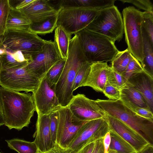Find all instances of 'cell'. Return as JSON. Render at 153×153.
<instances>
[{"label": "cell", "mask_w": 153, "mask_h": 153, "mask_svg": "<svg viewBox=\"0 0 153 153\" xmlns=\"http://www.w3.org/2000/svg\"><path fill=\"white\" fill-rule=\"evenodd\" d=\"M1 102L4 125L10 130H21L28 127L36 107L32 94L0 88Z\"/></svg>", "instance_id": "obj_1"}, {"label": "cell", "mask_w": 153, "mask_h": 153, "mask_svg": "<svg viewBox=\"0 0 153 153\" xmlns=\"http://www.w3.org/2000/svg\"><path fill=\"white\" fill-rule=\"evenodd\" d=\"M88 61L82 49L77 34L70 40L68 56L61 76L54 86L60 105L67 107L73 97L72 86L76 73Z\"/></svg>", "instance_id": "obj_2"}, {"label": "cell", "mask_w": 153, "mask_h": 153, "mask_svg": "<svg viewBox=\"0 0 153 153\" xmlns=\"http://www.w3.org/2000/svg\"><path fill=\"white\" fill-rule=\"evenodd\" d=\"M96 100L106 114L123 122L153 145V120L137 115L125 106L120 100L97 99Z\"/></svg>", "instance_id": "obj_3"}, {"label": "cell", "mask_w": 153, "mask_h": 153, "mask_svg": "<svg viewBox=\"0 0 153 153\" xmlns=\"http://www.w3.org/2000/svg\"><path fill=\"white\" fill-rule=\"evenodd\" d=\"M77 34L84 55L91 63L111 61L119 51L115 42L103 35L85 28Z\"/></svg>", "instance_id": "obj_4"}, {"label": "cell", "mask_w": 153, "mask_h": 153, "mask_svg": "<svg viewBox=\"0 0 153 153\" xmlns=\"http://www.w3.org/2000/svg\"><path fill=\"white\" fill-rule=\"evenodd\" d=\"M46 41L29 30H7L2 38L1 48L12 52L21 51L30 62L41 51Z\"/></svg>", "instance_id": "obj_5"}, {"label": "cell", "mask_w": 153, "mask_h": 153, "mask_svg": "<svg viewBox=\"0 0 153 153\" xmlns=\"http://www.w3.org/2000/svg\"><path fill=\"white\" fill-rule=\"evenodd\" d=\"M142 13L133 6L126 7L122 11L124 33L127 48L141 64L143 50Z\"/></svg>", "instance_id": "obj_6"}, {"label": "cell", "mask_w": 153, "mask_h": 153, "mask_svg": "<svg viewBox=\"0 0 153 153\" xmlns=\"http://www.w3.org/2000/svg\"><path fill=\"white\" fill-rule=\"evenodd\" d=\"M85 28L105 36L114 42H120L124 33L123 18L115 5L100 10Z\"/></svg>", "instance_id": "obj_7"}, {"label": "cell", "mask_w": 153, "mask_h": 153, "mask_svg": "<svg viewBox=\"0 0 153 153\" xmlns=\"http://www.w3.org/2000/svg\"><path fill=\"white\" fill-rule=\"evenodd\" d=\"M41 79L32 72L27 65L16 69L2 70L0 73L1 87L15 91L33 93Z\"/></svg>", "instance_id": "obj_8"}, {"label": "cell", "mask_w": 153, "mask_h": 153, "mask_svg": "<svg viewBox=\"0 0 153 153\" xmlns=\"http://www.w3.org/2000/svg\"><path fill=\"white\" fill-rule=\"evenodd\" d=\"M100 10L84 7L61 8L57 26H61L69 35L76 34L85 28Z\"/></svg>", "instance_id": "obj_9"}, {"label": "cell", "mask_w": 153, "mask_h": 153, "mask_svg": "<svg viewBox=\"0 0 153 153\" xmlns=\"http://www.w3.org/2000/svg\"><path fill=\"white\" fill-rule=\"evenodd\" d=\"M58 120L56 144L68 149L86 121H79L72 115L67 107L58 108Z\"/></svg>", "instance_id": "obj_10"}, {"label": "cell", "mask_w": 153, "mask_h": 153, "mask_svg": "<svg viewBox=\"0 0 153 153\" xmlns=\"http://www.w3.org/2000/svg\"><path fill=\"white\" fill-rule=\"evenodd\" d=\"M73 116L81 121H86L105 117L106 113L96 100L85 95H74L67 106Z\"/></svg>", "instance_id": "obj_11"}, {"label": "cell", "mask_w": 153, "mask_h": 153, "mask_svg": "<svg viewBox=\"0 0 153 153\" xmlns=\"http://www.w3.org/2000/svg\"><path fill=\"white\" fill-rule=\"evenodd\" d=\"M61 59L54 42L46 40L41 51L32 58L27 66L32 72L41 79L51 67Z\"/></svg>", "instance_id": "obj_12"}, {"label": "cell", "mask_w": 153, "mask_h": 153, "mask_svg": "<svg viewBox=\"0 0 153 153\" xmlns=\"http://www.w3.org/2000/svg\"><path fill=\"white\" fill-rule=\"evenodd\" d=\"M108 131L109 126L105 116L87 121L80 128L68 149L70 150L71 153H75L91 138H102Z\"/></svg>", "instance_id": "obj_13"}, {"label": "cell", "mask_w": 153, "mask_h": 153, "mask_svg": "<svg viewBox=\"0 0 153 153\" xmlns=\"http://www.w3.org/2000/svg\"><path fill=\"white\" fill-rule=\"evenodd\" d=\"M54 86H51L45 76L32 95L38 115L49 114L60 107L56 95Z\"/></svg>", "instance_id": "obj_14"}, {"label": "cell", "mask_w": 153, "mask_h": 153, "mask_svg": "<svg viewBox=\"0 0 153 153\" xmlns=\"http://www.w3.org/2000/svg\"><path fill=\"white\" fill-rule=\"evenodd\" d=\"M105 118L109 131L114 132L130 143L136 153L151 144L144 137L120 120L106 114Z\"/></svg>", "instance_id": "obj_15"}, {"label": "cell", "mask_w": 153, "mask_h": 153, "mask_svg": "<svg viewBox=\"0 0 153 153\" xmlns=\"http://www.w3.org/2000/svg\"><path fill=\"white\" fill-rule=\"evenodd\" d=\"M33 23L45 21L57 13L48 0H33L27 6L19 10Z\"/></svg>", "instance_id": "obj_16"}, {"label": "cell", "mask_w": 153, "mask_h": 153, "mask_svg": "<svg viewBox=\"0 0 153 153\" xmlns=\"http://www.w3.org/2000/svg\"><path fill=\"white\" fill-rule=\"evenodd\" d=\"M127 82L142 95L153 112V77L143 71L133 74Z\"/></svg>", "instance_id": "obj_17"}, {"label": "cell", "mask_w": 153, "mask_h": 153, "mask_svg": "<svg viewBox=\"0 0 153 153\" xmlns=\"http://www.w3.org/2000/svg\"><path fill=\"white\" fill-rule=\"evenodd\" d=\"M36 130L33 137L38 149L43 153L52 148L54 145L50 128L49 114L38 115Z\"/></svg>", "instance_id": "obj_18"}, {"label": "cell", "mask_w": 153, "mask_h": 153, "mask_svg": "<svg viewBox=\"0 0 153 153\" xmlns=\"http://www.w3.org/2000/svg\"><path fill=\"white\" fill-rule=\"evenodd\" d=\"M110 67L105 62L91 63L89 73L82 86H89L97 91L102 93L107 81Z\"/></svg>", "instance_id": "obj_19"}, {"label": "cell", "mask_w": 153, "mask_h": 153, "mask_svg": "<svg viewBox=\"0 0 153 153\" xmlns=\"http://www.w3.org/2000/svg\"><path fill=\"white\" fill-rule=\"evenodd\" d=\"M5 51V53L0 55L2 70L22 68L27 65L30 62L21 51Z\"/></svg>", "instance_id": "obj_20"}, {"label": "cell", "mask_w": 153, "mask_h": 153, "mask_svg": "<svg viewBox=\"0 0 153 153\" xmlns=\"http://www.w3.org/2000/svg\"><path fill=\"white\" fill-rule=\"evenodd\" d=\"M31 21L19 10L11 8L6 24V30H29Z\"/></svg>", "instance_id": "obj_21"}, {"label": "cell", "mask_w": 153, "mask_h": 153, "mask_svg": "<svg viewBox=\"0 0 153 153\" xmlns=\"http://www.w3.org/2000/svg\"><path fill=\"white\" fill-rule=\"evenodd\" d=\"M71 37L61 26H58L55 28L53 42L62 59L67 58Z\"/></svg>", "instance_id": "obj_22"}, {"label": "cell", "mask_w": 153, "mask_h": 153, "mask_svg": "<svg viewBox=\"0 0 153 153\" xmlns=\"http://www.w3.org/2000/svg\"><path fill=\"white\" fill-rule=\"evenodd\" d=\"M143 59L141 64L145 71L153 77V44L143 30Z\"/></svg>", "instance_id": "obj_23"}, {"label": "cell", "mask_w": 153, "mask_h": 153, "mask_svg": "<svg viewBox=\"0 0 153 153\" xmlns=\"http://www.w3.org/2000/svg\"><path fill=\"white\" fill-rule=\"evenodd\" d=\"M61 8L55 15L42 22L38 23H32L29 30L38 35H45L52 33L57 27V22L59 13Z\"/></svg>", "instance_id": "obj_24"}, {"label": "cell", "mask_w": 153, "mask_h": 153, "mask_svg": "<svg viewBox=\"0 0 153 153\" xmlns=\"http://www.w3.org/2000/svg\"><path fill=\"white\" fill-rule=\"evenodd\" d=\"M10 149L19 153H36L38 149L34 142L17 138L5 140Z\"/></svg>", "instance_id": "obj_25"}, {"label": "cell", "mask_w": 153, "mask_h": 153, "mask_svg": "<svg viewBox=\"0 0 153 153\" xmlns=\"http://www.w3.org/2000/svg\"><path fill=\"white\" fill-rule=\"evenodd\" d=\"M132 56L127 48L122 51H119L111 61V67L122 74L125 71Z\"/></svg>", "instance_id": "obj_26"}, {"label": "cell", "mask_w": 153, "mask_h": 153, "mask_svg": "<svg viewBox=\"0 0 153 153\" xmlns=\"http://www.w3.org/2000/svg\"><path fill=\"white\" fill-rule=\"evenodd\" d=\"M111 143L109 149L116 150L118 153H136L134 147L128 142L114 132L109 131Z\"/></svg>", "instance_id": "obj_27"}, {"label": "cell", "mask_w": 153, "mask_h": 153, "mask_svg": "<svg viewBox=\"0 0 153 153\" xmlns=\"http://www.w3.org/2000/svg\"><path fill=\"white\" fill-rule=\"evenodd\" d=\"M121 93L126 96L136 105L142 108H149L142 95L129 84H127L126 87L121 91Z\"/></svg>", "instance_id": "obj_28"}, {"label": "cell", "mask_w": 153, "mask_h": 153, "mask_svg": "<svg viewBox=\"0 0 153 153\" xmlns=\"http://www.w3.org/2000/svg\"><path fill=\"white\" fill-rule=\"evenodd\" d=\"M129 109L137 115L146 119L153 120V114L149 108H142L133 103L126 96L121 93L120 99Z\"/></svg>", "instance_id": "obj_29"}, {"label": "cell", "mask_w": 153, "mask_h": 153, "mask_svg": "<svg viewBox=\"0 0 153 153\" xmlns=\"http://www.w3.org/2000/svg\"><path fill=\"white\" fill-rule=\"evenodd\" d=\"M66 60L57 61L45 75L51 86H54L58 81L63 69Z\"/></svg>", "instance_id": "obj_30"}, {"label": "cell", "mask_w": 153, "mask_h": 153, "mask_svg": "<svg viewBox=\"0 0 153 153\" xmlns=\"http://www.w3.org/2000/svg\"><path fill=\"white\" fill-rule=\"evenodd\" d=\"M91 63L88 61L84 62L77 72L72 86L73 91L82 86L86 82L90 70Z\"/></svg>", "instance_id": "obj_31"}, {"label": "cell", "mask_w": 153, "mask_h": 153, "mask_svg": "<svg viewBox=\"0 0 153 153\" xmlns=\"http://www.w3.org/2000/svg\"><path fill=\"white\" fill-rule=\"evenodd\" d=\"M107 81L112 86L121 91L127 85V80L123 75L110 66L108 74Z\"/></svg>", "instance_id": "obj_32"}, {"label": "cell", "mask_w": 153, "mask_h": 153, "mask_svg": "<svg viewBox=\"0 0 153 153\" xmlns=\"http://www.w3.org/2000/svg\"><path fill=\"white\" fill-rule=\"evenodd\" d=\"M142 26L143 30L153 44V13L143 12Z\"/></svg>", "instance_id": "obj_33"}, {"label": "cell", "mask_w": 153, "mask_h": 153, "mask_svg": "<svg viewBox=\"0 0 153 153\" xmlns=\"http://www.w3.org/2000/svg\"><path fill=\"white\" fill-rule=\"evenodd\" d=\"M10 9L9 0H0V27L4 34L6 30L7 22Z\"/></svg>", "instance_id": "obj_34"}, {"label": "cell", "mask_w": 153, "mask_h": 153, "mask_svg": "<svg viewBox=\"0 0 153 153\" xmlns=\"http://www.w3.org/2000/svg\"><path fill=\"white\" fill-rule=\"evenodd\" d=\"M143 71L140 62L132 56L125 71L122 75L127 81L133 74Z\"/></svg>", "instance_id": "obj_35"}, {"label": "cell", "mask_w": 153, "mask_h": 153, "mask_svg": "<svg viewBox=\"0 0 153 153\" xmlns=\"http://www.w3.org/2000/svg\"><path fill=\"white\" fill-rule=\"evenodd\" d=\"M58 108L53 111L49 114L50 128L52 140L54 145L56 144V131L58 124Z\"/></svg>", "instance_id": "obj_36"}, {"label": "cell", "mask_w": 153, "mask_h": 153, "mask_svg": "<svg viewBox=\"0 0 153 153\" xmlns=\"http://www.w3.org/2000/svg\"><path fill=\"white\" fill-rule=\"evenodd\" d=\"M102 93L109 100H117L121 98V91L111 85L108 81Z\"/></svg>", "instance_id": "obj_37"}, {"label": "cell", "mask_w": 153, "mask_h": 153, "mask_svg": "<svg viewBox=\"0 0 153 153\" xmlns=\"http://www.w3.org/2000/svg\"><path fill=\"white\" fill-rule=\"evenodd\" d=\"M123 3H130L146 12L153 13V4L149 0H120Z\"/></svg>", "instance_id": "obj_38"}, {"label": "cell", "mask_w": 153, "mask_h": 153, "mask_svg": "<svg viewBox=\"0 0 153 153\" xmlns=\"http://www.w3.org/2000/svg\"><path fill=\"white\" fill-rule=\"evenodd\" d=\"M99 139H100L97 137L91 138L84 144L75 153H92L95 142Z\"/></svg>", "instance_id": "obj_39"}, {"label": "cell", "mask_w": 153, "mask_h": 153, "mask_svg": "<svg viewBox=\"0 0 153 153\" xmlns=\"http://www.w3.org/2000/svg\"><path fill=\"white\" fill-rule=\"evenodd\" d=\"M33 0H9L11 8L19 10L32 2Z\"/></svg>", "instance_id": "obj_40"}, {"label": "cell", "mask_w": 153, "mask_h": 153, "mask_svg": "<svg viewBox=\"0 0 153 153\" xmlns=\"http://www.w3.org/2000/svg\"><path fill=\"white\" fill-rule=\"evenodd\" d=\"M44 153H71V152L68 149L63 148L56 144L52 148Z\"/></svg>", "instance_id": "obj_41"}, {"label": "cell", "mask_w": 153, "mask_h": 153, "mask_svg": "<svg viewBox=\"0 0 153 153\" xmlns=\"http://www.w3.org/2000/svg\"><path fill=\"white\" fill-rule=\"evenodd\" d=\"M104 147L103 138L99 139L95 142L94 148L92 153H104Z\"/></svg>", "instance_id": "obj_42"}, {"label": "cell", "mask_w": 153, "mask_h": 153, "mask_svg": "<svg viewBox=\"0 0 153 153\" xmlns=\"http://www.w3.org/2000/svg\"><path fill=\"white\" fill-rule=\"evenodd\" d=\"M137 153H153V145H148Z\"/></svg>", "instance_id": "obj_43"}, {"label": "cell", "mask_w": 153, "mask_h": 153, "mask_svg": "<svg viewBox=\"0 0 153 153\" xmlns=\"http://www.w3.org/2000/svg\"><path fill=\"white\" fill-rule=\"evenodd\" d=\"M4 125L1 105L0 100V126Z\"/></svg>", "instance_id": "obj_44"}, {"label": "cell", "mask_w": 153, "mask_h": 153, "mask_svg": "<svg viewBox=\"0 0 153 153\" xmlns=\"http://www.w3.org/2000/svg\"><path fill=\"white\" fill-rule=\"evenodd\" d=\"M4 33L2 31V30H1V28L0 27V48H1V39L2 38L3 36L4 35Z\"/></svg>", "instance_id": "obj_45"}, {"label": "cell", "mask_w": 153, "mask_h": 153, "mask_svg": "<svg viewBox=\"0 0 153 153\" xmlns=\"http://www.w3.org/2000/svg\"><path fill=\"white\" fill-rule=\"evenodd\" d=\"M108 153H118L117 151H116V150L109 149L108 151Z\"/></svg>", "instance_id": "obj_46"}, {"label": "cell", "mask_w": 153, "mask_h": 153, "mask_svg": "<svg viewBox=\"0 0 153 153\" xmlns=\"http://www.w3.org/2000/svg\"><path fill=\"white\" fill-rule=\"evenodd\" d=\"M6 52L5 50L3 49L0 48V55L3 54Z\"/></svg>", "instance_id": "obj_47"}, {"label": "cell", "mask_w": 153, "mask_h": 153, "mask_svg": "<svg viewBox=\"0 0 153 153\" xmlns=\"http://www.w3.org/2000/svg\"><path fill=\"white\" fill-rule=\"evenodd\" d=\"M2 69V65L1 62V61L0 59V73Z\"/></svg>", "instance_id": "obj_48"}, {"label": "cell", "mask_w": 153, "mask_h": 153, "mask_svg": "<svg viewBox=\"0 0 153 153\" xmlns=\"http://www.w3.org/2000/svg\"><path fill=\"white\" fill-rule=\"evenodd\" d=\"M108 150L104 149V153H108Z\"/></svg>", "instance_id": "obj_49"}, {"label": "cell", "mask_w": 153, "mask_h": 153, "mask_svg": "<svg viewBox=\"0 0 153 153\" xmlns=\"http://www.w3.org/2000/svg\"><path fill=\"white\" fill-rule=\"evenodd\" d=\"M36 153H43L42 152H41L40 151L39 149L38 151Z\"/></svg>", "instance_id": "obj_50"}, {"label": "cell", "mask_w": 153, "mask_h": 153, "mask_svg": "<svg viewBox=\"0 0 153 153\" xmlns=\"http://www.w3.org/2000/svg\"><path fill=\"white\" fill-rule=\"evenodd\" d=\"M0 153H1V152H0Z\"/></svg>", "instance_id": "obj_51"}]
</instances>
